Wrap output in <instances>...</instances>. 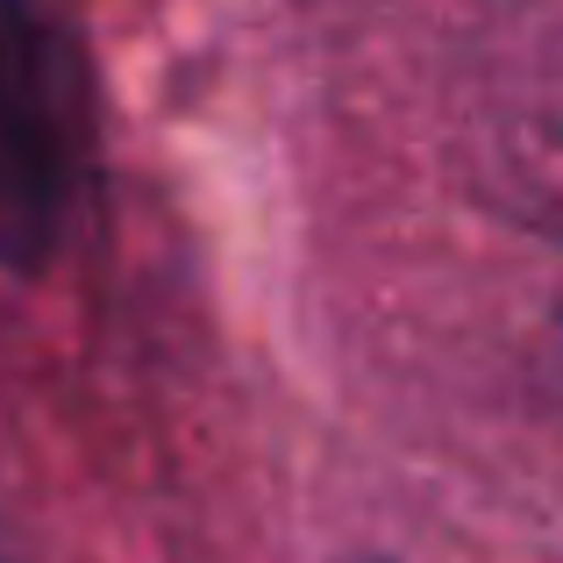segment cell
Here are the masks:
<instances>
[{"label":"cell","mask_w":563,"mask_h":563,"mask_svg":"<svg viewBox=\"0 0 563 563\" xmlns=\"http://www.w3.org/2000/svg\"><path fill=\"white\" fill-rule=\"evenodd\" d=\"M51 43L29 0H0V257L51 221L57 186V129L43 114Z\"/></svg>","instance_id":"6da1fadb"},{"label":"cell","mask_w":563,"mask_h":563,"mask_svg":"<svg viewBox=\"0 0 563 563\" xmlns=\"http://www.w3.org/2000/svg\"><path fill=\"white\" fill-rule=\"evenodd\" d=\"M550 192H556V207H563V114H556V129H550Z\"/></svg>","instance_id":"7a4b0ae2"}]
</instances>
